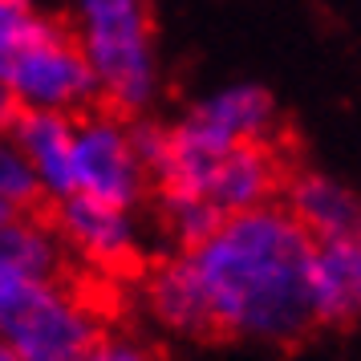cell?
Masks as SVG:
<instances>
[{
  "label": "cell",
  "instance_id": "cell-5",
  "mask_svg": "<svg viewBox=\"0 0 361 361\" xmlns=\"http://www.w3.org/2000/svg\"><path fill=\"white\" fill-rule=\"evenodd\" d=\"M73 175H78V195L130 212L150 179L134 150L130 118L114 114L106 106L85 110L78 118V138H73Z\"/></svg>",
  "mask_w": 361,
  "mask_h": 361
},
{
  "label": "cell",
  "instance_id": "cell-1",
  "mask_svg": "<svg viewBox=\"0 0 361 361\" xmlns=\"http://www.w3.org/2000/svg\"><path fill=\"white\" fill-rule=\"evenodd\" d=\"M312 235L288 207H252L228 215L212 240L191 247L215 333L288 345L312 317Z\"/></svg>",
  "mask_w": 361,
  "mask_h": 361
},
{
  "label": "cell",
  "instance_id": "cell-15",
  "mask_svg": "<svg viewBox=\"0 0 361 361\" xmlns=\"http://www.w3.org/2000/svg\"><path fill=\"white\" fill-rule=\"evenodd\" d=\"M78 361H154L147 345H138L134 337H98Z\"/></svg>",
  "mask_w": 361,
  "mask_h": 361
},
{
  "label": "cell",
  "instance_id": "cell-12",
  "mask_svg": "<svg viewBox=\"0 0 361 361\" xmlns=\"http://www.w3.org/2000/svg\"><path fill=\"white\" fill-rule=\"evenodd\" d=\"M61 264V247L53 240L45 224H37L29 215H8L0 228V268L20 272L33 280H53Z\"/></svg>",
  "mask_w": 361,
  "mask_h": 361
},
{
  "label": "cell",
  "instance_id": "cell-3",
  "mask_svg": "<svg viewBox=\"0 0 361 361\" xmlns=\"http://www.w3.org/2000/svg\"><path fill=\"white\" fill-rule=\"evenodd\" d=\"M73 29L98 73L102 106L142 118L159 94V53L147 0H69Z\"/></svg>",
  "mask_w": 361,
  "mask_h": 361
},
{
  "label": "cell",
  "instance_id": "cell-10",
  "mask_svg": "<svg viewBox=\"0 0 361 361\" xmlns=\"http://www.w3.org/2000/svg\"><path fill=\"white\" fill-rule=\"evenodd\" d=\"M147 300H150V312H154L171 333H183V337L215 333L212 305H207V293H203V280H199L191 256L166 260L163 268L150 276Z\"/></svg>",
  "mask_w": 361,
  "mask_h": 361
},
{
  "label": "cell",
  "instance_id": "cell-6",
  "mask_svg": "<svg viewBox=\"0 0 361 361\" xmlns=\"http://www.w3.org/2000/svg\"><path fill=\"white\" fill-rule=\"evenodd\" d=\"M4 122H8V142L37 166L45 195L53 203L78 195V175H73L78 122L57 110H13V114H4Z\"/></svg>",
  "mask_w": 361,
  "mask_h": 361
},
{
  "label": "cell",
  "instance_id": "cell-13",
  "mask_svg": "<svg viewBox=\"0 0 361 361\" xmlns=\"http://www.w3.org/2000/svg\"><path fill=\"white\" fill-rule=\"evenodd\" d=\"M159 207H163L166 228L187 244V252L199 247L203 240H212L219 224L228 219L207 195H159Z\"/></svg>",
  "mask_w": 361,
  "mask_h": 361
},
{
  "label": "cell",
  "instance_id": "cell-8",
  "mask_svg": "<svg viewBox=\"0 0 361 361\" xmlns=\"http://www.w3.org/2000/svg\"><path fill=\"white\" fill-rule=\"evenodd\" d=\"M57 231L98 264H118L134 252L130 212L90 195H69L57 203Z\"/></svg>",
  "mask_w": 361,
  "mask_h": 361
},
{
  "label": "cell",
  "instance_id": "cell-9",
  "mask_svg": "<svg viewBox=\"0 0 361 361\" xmlns=\"http://www.w3.org/2000/svg\"><path fill=\"white\" fill-rule=\"evenodd\" d=\"M276 187H280V159L264 138V142H244V147L228 150L219 159L212 187H207V199L224 215H235V212L264 207Z\"/></svg>",
  "mask_w": 361,
  "mask_h": 361
},
{
  "label": "cell",
  "instance_id": "cell-7",
  "mask_svg": "<svg viewBox=\"0 0 361 361\" xmlns=\"http://www.w3.org/2000/svg\"><path fill=\"white\" fill-rule=\"evenodd\" d=\"M309 288H312V317L321 325L361 321V231L317 240Z\"/></svg>",
  "mask_w": 361,
  "mask_h": 361
},
{
  "label": "cell",
  "instance_id": "cell-4",
  "mask_svg": "<svg viewBox=\"0 0 361 361\" xmlns=\"http://www.w3.org/2000/svg\"><path fill=\"white\" fill-rule=\"evenodd\" d=\"M0 337L25 361H78L98 341V321L57 280L0 268Z\"/></svg>",
  "mask_w": 361,
  "mask_h": 361
},
{
  "label": "cell",
  "instance_id": "cell-2",
  "mask_svg": "<svg viewBox=\"0 0 361 361\" xmlns=\"http://www.w3.org/2000/svg\"><path fill=\"white\" fill-rule=\"evenodd\" d=\"M0 85L4 114H85L102 106L98 73L78 29L57 17H41L29 0H0Z\"/></svg>",
  "mask_w": 361,
  "mask_h": 361
},
{
  "label": "cell",
  "instance_id": "cell-16",
  "mask_svg": "<svg viewBox=\"0 0 361 361\" xmlns=\"http://www.w3.org/2000/svg\"><path fill=\"white\" fill-rule=\"evenodd\" d=\"M0 361H25V357H20L13 345H0Z\"/></svg>",
  "mask_w": 361,
  "mask_h": 361
},
{
  "label": "cell",
  "instance_id": "cell-14",
  "mask_svg": "<svg viewBox=\"0 0 361 361\" xmlns=\"http://www.w3.org/2000/svg\"><path fill=\"white\" fill-rule=\"evenodd\" d=\"M45 195V183L37 175V166L20 154L13 142H4L0 150V207H4V219L8 215H29Z\"/></svg>",
  "mask_w": 361,
  "mask_h": 361
},
{
  "label": "cell",
  "instance_id": "cell-11",
  "mask_svg": "<svg viewBox=\"0 0 361 361\" xmlns=\"http://www.w3.org/2000/svg\"><path fill=\"white\" fill-rule=\"evenodd\" d=\"M288 212L317 235V240H333V235H349L361 231V199L353 187L337 183L333 175L321 171H305L288 183Z\"/></svg>",
  "mask_w": 361,
  "mask_h": 361
}]
</instances>
